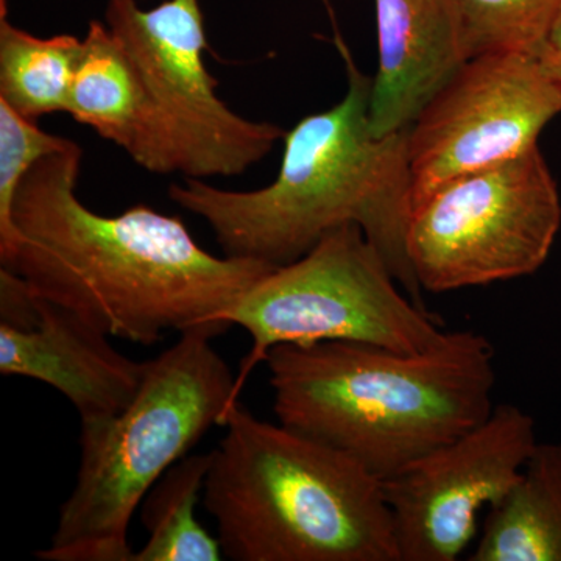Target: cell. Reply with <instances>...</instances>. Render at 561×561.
I'll use <instances>...</instances> for the list:
<instances>
[{
	"mask_svg": "<svg viewBox=\"0 0 561 561\" xmlns=\"http://www.w3.org/2000/svg\"><path fill=\"white\" fill-rule=\"evenodd\" d=\"M83 149L72 140L21 181L13 219L21 241L0 265L39 297L79 313L110 337L139 345L165 332L224 323L276 265L214 256L180 217L146 205L94 213L77 195Z\"/></svg>",
	"mask_w": 561,
	"mask_h": 561,
	"instance_id": "1",
	"label": "cell"
},
{
	"mask_svg": "<svg viewBox=\"0 0 561 561\" xmlns=\"http://www.w3.org/2000/svg\"><path fill=\"white\" fill-rule=\"evenodd\" d=\"M348 91L334 108L284 136L278 176L254 191H227L186 179L169 198L209 225L224 254L271 265L300 260L327 232L362 228L405 294L423 306L405 250L413 202L409 130L375 136L368 122L373 79L356 66L337 27Z\"/></svg>",
	"mask_w": 561,
	"mask_h": 561,
	"instance_id": "2",
	"label": "cell"
},
{
	"mask_svg": "<svg viewBox=\"0 0 561 561\" xmlns=\"http://www.w3.org/2000/svg\"><path fill=\"white\" fill-rule=\"evenodd\" d=\"M283 426L345 454L387 481L489 419L494 350L479 332L446 331L420 353L368 343H287L267 359Z\"/></svg>",
	"mask_w": 561,
	"mask_h": 561,
	"instance_id": "3",
	"label": "cell"
},
{
	"mask_svg": "<svg viewBox=\"0 0 561 561\" xmlns=\"http://www.w3.org/2000/svg\"><path fill=\"white\" fill-rule=\"evenodd\" d=\"M210 453L202 505L234 561H400L381 481L241 404Z\"/></svg>",
	"mask_w": 561,
	"mask_h": 561,
	"instance_id": "4",
	"label": "cell"
},
{
	"mask_svg": "<svg viewBox=\"0 0 561 561\" xmlns=\"http://www.w3.org/2000/svg\"><path fill=\"white\" fill-rule=\"evenodd\" d=\"M231 327L202 324L146 362L135 398L113 419L81 423L80 468L43 561H133L128 529L151 486L224 426L236 376L214 350Z\"/></svg>",
	"mask_w": 561,
	"mask_h": 561,
	"instance_id": "5",
	"label": "cell"
},
{
	"mask_svg": "<svg viewBox=\"0 0 561 561\" xmlns=\"http://www.w3.org/2000/svg\"><path fill=\"white\" fill-rule=\"evenodd\" d=\"M249 332L251 348L236 375V398L271 350L287 343L345 341L420 353L446 331L405 294L360 227L342 225L300 260L278 265L227 313Z\"/></svg>",
	"mask_w": 561,
	"mask_h": 561,
	"instance_id": "6",
	"label": "cell"
},
{
	"mask_svg": "<svg viewBox=\"0 0 561 561\" xmlns=\"http://www.w3.org/2000/svg\"><path fill=\"white\" fill-rule=\"evenodd\" d=\"M560 228L559 186L537 144L416 198L405 250L421 290L445 294L534 275Z\"/></svg>",
	"mask_w": 561,
	"mask_h": 561,
	"instance_id": "7",
	"label": "cell"
},
{
	"mask_svg": "<svg viewBox=\"0 0 561 561\" xmlns=\"http://www.w3.org/2000/svg\"><path fill=\"white\" fill-rule=\"evenodd\" d=\"M103 22L127 51L184 179L239 175L286 136L279 125L234 113L217 94L201 0H164L150 10L138 0H106Z\"/></svg>",
	"mask_w": 561,
	"mask_h": 561,
	"instance_id": "8",
	"label": "cell"
},
{
	"mask_svg": "<svg viewBox=\"0 0 561 561\" xmlns=\"http://www.w3.org/2000/svg\"><path fill=\"white\" fill-rule=\"evenodd\" d=\"M534 416L511 402L456 440L381 482L400 561H456L479 513L507 496L537 448Z\"/></svg>",
	"mask_w": 561,
	"mask_h": 561,
	"instance_id": "9",
	"label": "cell"
},
{
	"mask_svg": "<svg viewBox=\"0 0 561 561\" xmlns=\"http://www.w3.org/2000/svg\"><path fill=\"white\" fill-rule=\"evenodd\" d=\"M559 114L561 92L531 55L470 58L409 128L413 202L537 146Z\"/></svg>",
	"mask_w": 561,
	"mask_h": 561,
	"instance_id": "10",
	"label": "cell"
},
{
	"mask_svg": "<svg viewBox=\"0 0 561 561\" xmlns=\"http://www.w3.org/2000/svg\"><path fill=\"white\" fill-rule=\"evenodd\" d=\"M108 339L79 313L35 294L27 327L0 323V373L54 387L81 423L113 419L135 398L146 362L128 359Z\"/></svg>",
	"mask_w": 561,
	"mask_h": 561,
	"instance_id": "11",
	"label": "cell"
},
{
	"mask_svg": "<svg viewBox=\"0 0 561 561\" xmlns=\"http://www.w3.org/2000/svg\"><path fill=\"white\" fill-rule=\"evenodd\" d=\"M379 69L368 122L373 135L409 130L470 60L457 0H375Z\"/></svg>",
	"mask_w": 561,
	"mask_h": 561,
	"instance_id": "12",
	"label": "cell"
},
{
	"mask_svg": "<svg viewBox=\"0 0 561 561\" xmlns=\"http://www.w3.org/2000/svg\"><path fill=\"white\" fill-rule=\"evenodd\" d=\"M66 113L116 144L146 171L179 172L160 117L127 51L105 22H90Z\"/></svg>",
	"mask_w": 561,
	"mask_h": 561,
	"instance_id": "13",
	"label": "cell"
},
{
	"mask_svg": "<svg viewBox=\"0 0 561 561\" xmlns=\"http://www.w3.org/2000/svg\"><path fill=\"white\" fill-rule=\"evenodd\" d=\"M471 561H561V443L538 442L522 478L490 508Z\"/></svg>",
	"mask_w": 561,
	"mask_h": 561,
	"instance_id": "14",
	"label": "cell"
},
{
	"mask_svg": "<svg viewBox=\"0 0 561 561\" xmlns=\"http://www.w3.org/2000/svg\"><path fill=\"white\" fill-rule=\"evenodd\" d=\"M83 38H39L0 18V101L27 119L66 113Z\"/></svg>",
	"mask_w": 561,
	"mask_h": 561,
	"instance_id": "15",
	"label": "cell"
},
{
	"mask_svg": "<svg viewBox=\"0 0 561 561\" xmlns=\"http://www.w3.org/2000/svg\"><path fill=\"white\" fill-rule=\"evenodd\" d=\"M209 454H190L172 465L140 502V523L149 540L133 561H220L219 538L195 518L203 497Z\"/></svg>",
	"mask_w": 561,
	"mask_h": 561,
	"instance_id": "16",
	"label": "cell"
},
{
	"mask_svg": "<svg viewBox=\"0 0 561 561\" xmlns=\"http://www.w3.org/2000/svg\"><path fill=\"white\" fill-rule=\"evenodd\" d=\"M470 57H535L561 14V0H457Z\"/></svg>",
	"mask_w": 561,
	"mask_h": 561,
	"instance_id": "17",
	"label": "cell"
},
{
	"mask_svg": "<svg viewBox=\"0 0 561 561\" xmlns=\"http://www.w3.org/2000/svg\"><path fill=\"white\" fill-rule=\"evenodd\" d=\"M72 139L41 130L36 121L0 101V264L13 260L21 236L13 219L14 198L36 162L65 150Z\"/></svg>",
	"mask_w": 561,
	"mask_h": 561,
	"instance_id": "18",
	"label": "cell"
},
{
	"mask_svg": "<svg viewBox=\"0 0 561 561\" xmlns=\"http://www.w3.org/2000/svg\"><path fill=\"white\" fill-rule=\"evenodd\" d=\"M535 60L540 65L545 76L561 92V14L549 32L548 38L535 54Z\"/></svg>",
	"mask_w": 561,
	"mask_h": 561,
	"instance_id": "19",
	"label": "cell"
},
{
	"mask_svg": "<svg viewBox=\"0 0 561 561\" xmlns=\"http://www.w3.org/2000/svg\"><path fill=\"white\" fill-rule=\"evenodd\" d=\"M0 18H7V0H0Z\"/></svg>",
	"mask_w": 561,
	"mask_h": 561,
	"instance_id": "20",
	"label": "cell"
}]
</instances>
